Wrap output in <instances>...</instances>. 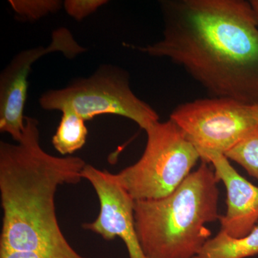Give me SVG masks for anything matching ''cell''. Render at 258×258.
<instances>
[{
  "instance_id": "6da1fadb",
  "label": "cell",
  "mask_w": 258,
  "mask_h": 258,
  "mask_svg": "<svg viewBox=\"0 0 258 258\" xmlns=\"http://www.w3.org/2000/svg\"><path fill=\"white\" fill-rule=\"evenodd\" d=\"M163 37L134 47L181 66L213 97L258 103V25L244 0L160 2Z\"/></svg>"
},
{
  "instance_id": "7a4b0ae2",
  "label": "cell",
  "mask_w": 258,
  "mask_h": 258,
  "mask_svg": "<svg viewBox=\"0 0 258 258\" xmlns=\"http://www.w3.org/2000/svg\"><path fill=\"white\" fill-rule=\"evenodd\" d=\"M86 164L81 157L45 152L38 120L25 116L21 140L0 142V250L45 252L72 247L59 225L55 195L61 185L79 183Z\"/></svg>"
},
{
  "instance_id": "3957f363",
  "label": "cell",
  "mask_w": 258,
  "mask_h": 258,
  "mask_svg": "<svg viewBox=\"0 0 258 258\" xmlns=\"http://www.w3.org/2000/svg\"><path fill=\"white\" fill-rule=\"evenodd\" d=\"M218 178L202 163L179 187L159 200H136V231L149 258H193L210 239L207 224L219 220Z\"/></svg>"
},
{
  "instance_id": "277c9868",
  "label": "cell",
  "mask_w": 258,
  "mask_h": 258,
  "mask_svg": "<svg viewBox=\"0 0 258 258\" xmlns=\"http://www.w3.org/2000/svg\"><path fill=\"white\" fill-rule=\"evenodd\" d=\"M145 132L147 142L142 157L115 174L135 201L169 196L191 174L200 159L196 148L171 119L159 120Z\"/></svg>"
},
{
  "instance_id": "5b68a950",
  "label": "cell",
  "mask_w": 258,
  "mask_h": 258,
  "mask_svg": "<svg viewBox=\"0 0 258 258\" xmlns=\"http://www.w3.org/2000/svg\"><path fill=\"white\" fill-rule=\"evenodd\" d=\"M39 103L47 111L73 110L86 121L99 115H120L144 131L159 120L157 112L132 91L128 73L111 64L101 66L92 76L75 80L66 88L49 90Z\"/></svg>"
},
{
  "instance_id": "8992f818",
  "label": "cell",
  "mask_w": 258,
  "mask_h": 258,
  "mask_svg": "<svg viewBox=\"0 0 258 258\" xmlns=\"http://www.w3.org/2000/svg\"><path fill=\"white\" fill-rule=\"evenodd\" d=\"M169 119L195 146L200 159L209 154L225 155L258 127L249 105L219 97L182 103Z\"/></svg>"
},
{
  "instance_id": "52a82bcc",
  "label": "cell",
  "mask_w": 258,
  "mask_h": 258,
  "mask_svg": "<svg viewBox=\"0 0 258 258\" xmlns=\"http://www.w3.org/2000/svg\"><path fill=\"white\" fill-rule=\"evenodd\" d=\"M86 50L68 29L61 28L53 32L48 46L28 49L15 55L0 76V132L9 134L16 143L23 137L28 79L34 62L51 52H61L73 58Z\"/></svg>"
},
{
  "instance_id": "ba28073f",
  "label": "cell",
  "mask_w": 258,
  "mask_h": 258,
  "mask_svg": "<svg viewBox=\"0 0 258 258\" xmlns=\"http://www.w3.org/2000/svg\"><path fill=\"white\" fill-rule=\"evenodd\" d=\"M82 176L92 185L100 203L96 220L85 222L83 228L101 236L105 240L119 237L125 244L129 258H149L144 254L136 231L135 200L120 184L115 174L86 164Z\"/></svg>"
},
{
  "instance_id": "9c48e42d",
  "label": "cell",
  "mask_w": 258,
  "mask_h": 258,
  "mask_svg": "<svg viewBox=\"0 0 258 258\" xmlns=\"http://www.w3.org/2000/svg\"><path fill=\"white\" fill-rule=\"evenodd\" d=\"M201 159L212 164L227 190V211L219 219L220 231L233 238L248 235L258 222V186L242 177L224 154H209Z\"/></svg>"
},
{
  "instance_id": "30bf717a",
  "label": "cell",
  "mask_w": 258,
  "mask_h": 258,
  "mask_svg": "<svg viewBox=\"0 0 258 258\" xmlns=\"http://www.w3.org/2000/svg\"><path fill=\"white\" fill-rule=\"evenodd\" d=\"M258 254V225L242 238H233L220 231L209 239L193 258H246Z\"/></svg>"
},
{
  "instance_id": "8fae6325",
  "label": "cell",
  "mask_w": 258,
  "mask_h": 258,
  "mask_svg": "<svg viewBox=\"0 0 258 258\" xmlns=\"http://www.w3.org/2000/svg\"><path fill=\"white\" fill-rule=\"evenodd\" d=\"M60 123L52 139L54 148L62 155H69L83 147L88 128L86 120L71 109L62 111Z\"/></svg>"
},
{
  "instance_id": "7c38bea8",
  "label": "cell",
  "mask_w": 258,
  "mask_h": 258,
  "mask_svg": "<svg viewBox=\"0 0 258 258\" xmlns=\"http://www.w3.org/2000/svg\"><path fill=\"white\" fill-rule=\"evenodd\" d=\"M258 180V127L225 154Z\"/></svg>"
},
{
  "instance_id": "4fadbf2b",
  "label": "cell",
  "mask_w": 258,
  "mask_h": 258,
  "mask_svg": "<svg viewBox=\"0 0 258 258\" xmlns=\"http://www.w3.org/2000/svg\"><path fill=\"white\" fill-rule=\"evenodd\" d=\"M9 3L16 14L30 21L55 13L63 6L59 0H10Z\"/></svg>"
},
{
  "instance_id": "5bb4252c",
  "label": "cell",
  "mask_w": 258,
  "mask_h": 258,
  "mask_svg": "<svg viewBox=\"0 0 258 258\" xmlns=\"http://www.w3.org/2000/svg\"><path fill=\"white\" fill-rule=\"evenodd\" d=\"M108 3L106 0H66L63 7L69 16L81 21Z\"/></svg>"
},
{
  "instance_id": "9a60e30c",
  "label": "cell",
  "mask_w": 258,
  "mask_h": 258,
  "mask_svg": "<svg viewBox=\"0 0 258 258\" xmlns=\"http://www.w3.org/2000/svg\"><path fill=\"white\" fill-rule=\"evenodd\" d=\"M0 258H88L73 247L45 252H8L0 250Z\"/></svg>"
},
{
  "instance_id": "2e32d148",
  "label": "cell",
  "mask_w": 258,
  "mask_h": 258,
  "mask_svg": "<svg viewBox=\"0 0 258 258\" xmlns=\"http://www.w3.org/2000/svg\"><path fill=\"white\" fill-rule=\"evenodd\" d=\"M249 3L252 7V11H253L258 25V0H251L249 1Z\"/></svg>"
},
{
  "instance_id": "e0dca14e",
  "label": "cell",
  "mask_w": 258,
  "mask_h": 258,
  "mask_svg": "<svg viewBox=\"0 0 258 258\" xmlns=\"http://www.w3.org/2000/svg\"><path fill=\"white\" fill-rule=\"evenodd\" d=\"M250 110L254 119H255L258 124V103H255V104L251 105Z\"/></svg>"
}]
</instances>
